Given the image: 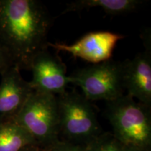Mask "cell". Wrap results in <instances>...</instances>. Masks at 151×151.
<instances>
[{
  "label": "cell",
  "instance_id": "6da1fadb",
  "mask_svg": "<svg viewBox=\"0 0 151 151\" xmlns=\"http://www.w3.org/2000/svg\"><path fill=\"white\" fill-rule=\"evenodd\" d=\"M52 19L37 0H0V45L20 70H29L33 58L47 48Z\"/></svg>",
  "mask_w": 151,
  "mask_h": 151
},
{
  "label": "cell",
  "instance_id": "7a4b0ae2",
  "mask_svg": "<svg viewBox=\"0 0 151 151\" xmlns=\"http://www.w3.org/2000/svg\"><path fill=\"white\" fill-rule=\"evenodd\" d=\"M105 115L113 134L122 145L139 151L151 150V107L123 94L107 101Z\"/></svg>",
  "mask_w": 151,
  "mask_h": 151
},
{
  "label": "cell",
  "instance_id": "3957f363",
  "mask_svg": "<svg viewBox=\"0 0 151 151\" xmlns=\"http://www.w3.org/2000/svg\"><path fill=\"white\" fill-rule=\"evenodd\" d=\"M60 134L63 140L89 144L101 134L93 106L83 94L73 90L56 96Z\"/></svg>",
  "mask_w": 151,
  "mask_h": 151
},
{
  "label": "cell",
  "instance_id": "277c9868",
  "mask_svg": "<svg viewBox=\"0 0 151 151\" xmlns=\"http://www.w3.org/2000/svg\"><path fill=\"white\" fill-rule=\"evenodd\" d=\"M14 120L43 149L48 150L60 140L55 95L34 91Z\"/></svg>",
  "mask_w": 151,
  "mask_h": 151
},
{
  "label": "cell",
  "instance_id": "5b68a950",
  "mask_svg": "<svg viewBox=\"0 0 151 151\" xmlns=\"http://www.w3.org/2000/svg\"><path fill=\"white\" fill-rule=\"evenodd\" d=\"M70 83L80 87L88 101L115 100L124 94L122 62L109 60L75 71Z\"/></svg>",
  "mask_w": 151,
  "mask_h": 151
},
{
  "label": "cell",
  "instance_id": "8992f818",
  "mask_svg": "<svg viewBox=\"0 0 151 151\" xmlns=\"http://www.w3.org/2000/svg\"><path fill=\"white\" fill-rule=\"evenodd\" d=\"M32 79L29 81L34 91L58 96L65 93L70 83L66 66L59 57L45 48L35 56L30 65Z\"/></svg>",
  "mask_w": 151,
  "mask_h": 151
},
{
  "label": "cell",
  "instance_id": "52a82bcc",
  "mask_svg": "<svg viewBox=\"0 0 151 151\" xmlns=\"http://www.w3.org/2000/svg\"><path fill=\"white\" fill-rule=\"evenodd\" d=\"M145 50L122 62V84L128 95L151 107V45L150 32L143 35Z\"/></svg>",
  "mask_w": 151,
  "mask_h": 151
},
{
  "label": "cell",
  "instance_id": "ba28073f",
  "mask_svg": "<svg viewBox=\"0 0 151 151\" xmlns=\"http://www.w3.org/2000/svg\"><path fill=\"white\" fill-rule=\"evenodd\" d=\"M124 35L107 31L90 32L71 45L48 42L47 46L57 51L66 52L91 63L98 64L111 60L113 51Z\"/></svg>",
  "mask_w": 151,
  "mask_h": 151
},
{
  "label": "cell",
  "instance_id": "9c48e42d",
  "mask_svg": "<svg viewBox=\"0 0 151 151\" xmlns=\"http://www.w3.org/2000/svg\"><path fill=\"white\" fill-rule=\"evenodd\" d=\"M0 83V122L14 120L34 90L24 80L18 67L12 66L1 73Z\"/></svg>",
  "mask_w": 151,
  "mask_h": 151
},
{
  "label": "cell",
  "instance_id": "30bf717a",
  "mask_svg": "<svg viewBox=\"0 0 151 151\" xmlns=\"http://www.w3.org/2000/svg\"><path fill=\"white\" fill-rule=\"evenodd\" d=\"M37 145L28 132L14 120L0 122V151H21Z\"/></svg>",
  "mask_w": 151,
  "mask_h": 151
},
{
  "label": "cell",
  "instance_id": "8fae6325",
  "mask_svg": "<svg viewBox=\"0 0 151 151\" xmlns=\"http://www.w3.org/2000/svg\"><path fill=\"white\" fill-rule=\"evenodd\" d=\"M139 0H78L67 5L63 14L83 9L101 8L106 14L113 16L132 12L142 4Z\"/></svg>",
  "mask_w": 151,
  "mask_h": 151
},
{
  "label": "cell",
  "instance_id": "7c38bea8",
  "mask_svg": "<svg viewBox=\"0 0 151 151\" xmlns=\"http://www.w3.org/2000/svg\"><path fill=\"white\" fill-rule=\"evenodd\" d=\"M122 145L111 133H101L88 144V151H120Z\"/></svg>",
  "mask_w": 151,
  "mask_h": 151
},
{
  "label": "cell",
  "instance_id": "4fadbf2b",
  "mask_svg": "<svg viewBox=\"0 0 151 151\" xmlns=\"http://www.w3.org/2000/svg\"><path fill=\"white\" fill-rule=\"evenodd\" d=\"M88 144H81L65 140H59L47 151H88Z\"/></svg>",
  "mask_w": 151,
  "mask_h": 151
},
{
  "label": "cell",
  "instance_id": "5bb4252c",
  "mask_svg": "<svg viewBox=\"0 0 151 151\" xmlns=\"http://www.w3.org/2000/svg\"><path fill=\"white\" fill-rule=\"evenodd\" d=\"M13 63L8 53L0 45V74L5 71L9 67H12Z\"/></svg>",
  "mask_w": 151,
  "mask_h": 151
},
{
  "label": "cell",
  "instance_id": "9a60e30c",
  "mask_svg": "<svg viewBox=\"0 0 151 151\" xmlns=\"http://www.w3.org/2000/svg\"><path fill=\"white\" fill-rule=\"evenodd\" d=\"M21 151H47V150L43 149L37 145H31L23 148Z\"/></svg>",
  "mask_w": 151,
  "mask_h": 151
},
{
  "label": "cell",
  "instance_id": "2e32d148",
  "mask_svg": "<svg viewBox=\"0 0 151 151\" xmlns=\"http://www.w3.org/2000/svg\"><path fill=\"white\" fill-rule=\"evenodd\" d=\"M120 151H139V150H136V149H134V148H130V147L125 146H123V145H122L121 150Z\"/></svg>",
  "mask_w": 151,
  "mask_h": 151
}]
</instances>
